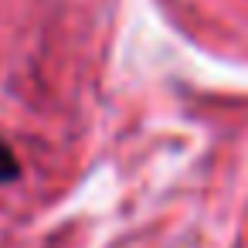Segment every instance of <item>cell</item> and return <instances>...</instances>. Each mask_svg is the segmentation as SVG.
<instances>
[{
  "instance_id": "1",
  "label": "cell",
  "mask_w": 248,
  "mask_h": 248,
  "mask_svg": "<svg viewBox=\"0 0 248 248\" xmlns=\"http://www.w3.org/2000/svg\"><path fill=\"white\" fill-rule=\"evenodd\" d=\"M21 177V167H17V156H14V150L0 140V184H11V180H17Z\"/></svg>"
}]
</instances>
